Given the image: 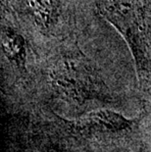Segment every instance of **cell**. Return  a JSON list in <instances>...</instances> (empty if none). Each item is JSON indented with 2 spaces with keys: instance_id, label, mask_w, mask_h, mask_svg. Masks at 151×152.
Segmentation results:
<instances>
[{
  "instance_id": "obj_2",
  "label": "cell",
  "mask_w": 151,
  "mask_h": 152,
  "mask_svg": "<svg viewBox=\"0 0 151 152\" xmlns=\"http://www.w3.org/2000/svg\"><path fill=\"white\" fill-rule=\"evenodd\" d=\"M34 21L41 28H49L58 19L61 0H28Z\"/></svg>"
},
{
  "instance_id": "obj_3",
  "label": "cell",
  "mask_w": 151,
  "mask_h": 152,
  "mask_svg": "<svg viewBox=\"0 0 151 152\" xmlns=\"http://www.w3.org/2000/svg\"><path fill=\"white\" fill-rule=\"evenodd\" d=\"M2 47L4 54L11 62L18 65L24 64L26 58L25 41L20 34L10 28L3 31Z\"/></svg>"
},
{
  "instance_id": "obj_1",
  "label": "cell",
  "mask_w": 151,
  "mask_h": 152,
  "mask_svg": "<svg viewBox=\"0 0 151 152\" xmlns=\"http://www.w3.org/2000/svg\"><path fill=\"white\" fill-rule=\"evenodd\" d=\"M81 125L89 129L104 131H119L128 127L131 122L123 116L108 110H100L89 113L82 120Z\"/></svg>"
}]
</instances>
